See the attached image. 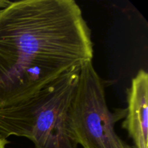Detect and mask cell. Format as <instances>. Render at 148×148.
<instances>
[{"label": "cell", "instance_id": "1", "mask_svg": "<svg viewBox=\"0 0 148 148\" xmlns=\"http://www.w3.org/2000/svg\"><path fill=\"white\" fill-rule=\"evenodd\" d=\"M92 57L90 29L76 1H11L0 10V108Z\"/></svg>", "mask_w": 148, "mask_h": 148}, {"label": "cell", "instance_id": "2", "mask_svg": "<svg viewBox=\"0 0 148 148\" xmlns=\"http://www.w3.org/2000/svg\"><path fill=\"white\" fill-rule=\"evenodd\" d=\"M80 67L67 71L27 99L0 108V135L26 137L34 148H77L68 133L67 117Z\"/></svg>", "mask_w": 148, "mask_h": 148}, {"label": "cell", "instance_id": "3", "mask_svg": "<svg viewBox=\"0 0 148 148\" xmlns=\"http://www.w3.org/2000/svg\"><path fill=\"white\" fill-rule=\"evenodd\" d=\"M127 112V108L110 111L103 82L92 61L82 64L67 117L68 133L74 144L83 148H134L115 131V124Z\"/></svg>", "mask_w": 148, "mask_h": 148}, {"label": "cell", "instance_id": "4", "mask_svg": "<svg viewBox=\"0 0 148 148\" xmlns=\"http://www.w3.org/2000/svg\"><path fill=\"white\" fill-rule=\"evenodd\" d=\"M127 115L122 127L127 130L134 148H147L148 75L141 69L127 90Z\"/></svg>", "mask_w": 148, "mask_h": 148}, {"label": "cell", "instance_id": "5", "mask_svg": "<svg viewBox=\"0 0 148 148\" xmlns=\"http://www.w3.org/2000/svg\"><path fill=\"white\" fill-rule=\"evenodd\" d=\"M9 143V141L7 139L4 138L0 135V148H6V145Z\"/></svg>", "mask_w": 148, "mask_h": 148}, {"label": "cell", "instance_id": "6", "mask_svg": "<svg viewBox=\"0 0 148 148\" xmlns=\"http://www.w3.org/2000/svg\"><path fill=\"white\" fill-rule=\"evenodd\" d=\"M10 3V1H4V0H0V10L3 7H4L5 6L8 5Z\"/></svg>", "mask_w": 148, "mask_h": 148}]
</instances>
